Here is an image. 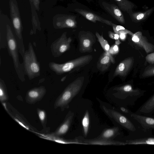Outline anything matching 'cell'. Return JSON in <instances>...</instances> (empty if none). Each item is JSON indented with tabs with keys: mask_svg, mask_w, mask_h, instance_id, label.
<instances>
[{
	"mask_svg": "<svg viewBox=\"0 0 154 154\" xmlns=\"http://www.w3.org/2000/svg\"><path fill=\"white\" fill-rule=\"evenodd\" d=\"M84 79V77H80L70 83L55 100L54 108H59L61 111L69 108V103L82 88Z\"/></svg>",
	"mask_w": 154,
	"mask_h": 154,
	"instance_id": "1",
	"label": "cell"
},
{
	"mask_svg": "<svg viewBox=\"0 0 154 154\" xmlns=\"http://www.w3.org/2000/svg\"><path fill=\"white\" fill-rule=\"evenodd\" d=\"M102 108L107 115L128 131L130 134L136 133L144 129L136 120L131 117L129 115L108 109L104 106H102Z\"/></svg>",
	"mask_w": 154,
	"mask_h": 154,
	"instance_id": "2",
	"label": "cell"
},
{
	"mask_svg": "<svg viewBox=\"0 0 154 154\" xmlns=\"http://www.w3.org/2000/svg\"><path fill=\"white\" fill-rule=\"evenodd\" d=\"M7 48L9 55L12 57L14 68L19 79L22 82L25 81V73L23 64L20 61L19 49L16 38L10 26H6Z\"/></svg>",
	"mask_w": 154,
	"mask_h": 154,
	"instance_id": "3",
	"label": "cell"
},
{
	"mask_svg": "<svg viewBox=\"0 0 154 154\" xmlns=\"http://www.w3.org/2000/svg\"><path fill=\"white\" fill-rule=\"evenodd\" d=\"M93 58L92 55H85L63 63L51 62L48 64V66L50 69L57 75H60L84 66L90 63Z\"/></svg>",
	"mask_w": 154,
	"mask_h": 154,
	"instance_id": "4",
	"label": "cell"
},
{
	"mask_svg": "<svg viewBox=\"0 0 154 154\" xmlns=\"http://www.w3.org/2000/svg\"><path fill=\"white\" fill-rule=\"evenodd\" d=\"M113 90L116 91L114 95L122 100L124 104L134 106L137 101L143 96L145 91L138 88H135L131 84H126L115 87Z\"/></svg>",
	"mask_w": 154,
	"mask_h": 154,
	"instance_id": "5",
	"label": "cell"
},
{
	"mask_svg": "<svg viewBox=\"0 0 154 154\" xmlns=\"http://www.w3.org/2000/svg\"><path fill=\"white\" fill-rule=\"evenodd\" d=\"M25 74L30 80L40 76V67L32 45L29 42L28 50L25 51L23 58Z\"/></svg>",
	"mask_w": 154,
	"mask_h": 154,
	"instance_id": "6",
	"label": "cell"
},
{
	"mask_svg": "<svg viewBox=\"0 0 154 154\" xmlns=\"http://www.w3.org/2000/svg\"><path fill=\"white\" fill-rule=\"evenodd\" d=\"M15 1V0L10 1V15L15 30L19 52L23 58L25 51L22 34L23 28L18 9Z\"/></svg>",
	"mask_w": 154,
	"mask_h": 154,
	"instance_id": "7",
	"label": "cell"
},
{
	"mask_svg": "<svg viewBox=\"0 0 154 154\" xmlns=\"http://www.w3.org/2000/svg\"><path fill=\"white\" fill-rule=\"evenodd\" d=\"M123 141L125 145H154V135L152 129H144L139 132L130 134Z\"/></svg>",
	"mask_w": 154,
	"mask_h": 154,
	"instance_id": "8",
	"label": "cell"
},
{
	"mask_svg": "<svg viewBox=\"0 0 154 154\" xmlns=\"http://www.w3.org/2000/svg\"><path fill=\"white\" fill-rule=\"evenodd\" d=\"M3 106L11 116L18 123L26 130L38 135L44 134L43 131H39L33 127L20 113L18 112L9 103H2Z\"/></svg>",
	"mask_w": 154,
	"mask_h": 154,
	"instance_id": "9",
	"label": "cell"
},
{
	"mask_svg": "<svg viewBox=\"0 0 154 154\" xmlns=\"http://www.w3.org/2000/svg\"><path fill=\"white\" fill-rule=\"evenodd\" d=\"M72 39L71 37H68L67 32H63L60 37L54 41L50 48L52 55L55 58L61 56L69 50Z\"/></svg>",
	"mask_w": 154,
	"mask_h": 154,
	"instance_id": "10",
	"label": "cell"
},
{
	"mask_svg": "<svg viewBox=\"0 0 154 154\" xmlns=\"http://www.w3.org/2000/svg\"><path fill=\"white\" fill-rule=\"evenodd\" d=\"M79 51L82 53L92 52L96 42L95 35L89 31H81L78 34Z\"/></svg>",
	"mask_w": 154,
	"mask_h": 154,
	"instance_id": "11",
	"label": "cell"
},
{
	"mask_svg": "<svg viewBox=\"0 0 154 154\" xmlns=\"http://www.w3.org/2000/svg\"><path fill=\"white\" fill-rule=\"evenodd\" d=\"M47 90L43 86L35 87L28 90L25 96V100L29 104H34L41 101L45 95Z\"/></svg>",
	"mask_w": 154,
	"mask_h": 154,
	"instance_id": "12",
	"label": "cell"
},
{
	"mask_svg": "<svg viewBox=\"0 0 154 154\" xmlns=\"http://www.w3.org/2000/svg\"><path fill=\"white\" fill-rule=\"evenodd\" d=\"M76 16L70 15H63L58 17L54 23L56 29L74 28L77 27Z\"/></svg>",
	"mask_w": 154,
	"mask_h": 154,
	"instance_id": "13",
	"label": "cell"
},
{
	"mask_svg": "<svg viewBox=\"0 0 154 154\" xmlns=\"http://www.w3.org/2000/svg\"><path fill=\"white\" fill-rule=\"evenodd\" d=\"M73 116L74 113L71 111H69L62 123L54 131L49 134L52 136L60 137L64 135L71 125Z\"/></svg>",
	"mask_w": 154,
	"mask_h": 154,
	"instance_id": "14",
	"label": "cell"
},
{
	"mask_svg": "<svg viewBox=\"0 0 154 154\" xmlns=\"http://www.w3.org/2000/svg\"><path fill=\"white\" fill-rule=\"evenodd\" d=\"M131 38L133 42L142 48L146 53H152L154 51V45L148 41L141 32L138 31L134 34Z\"/></svg>",
	"mask_w": 154,
	"mask_h": 154,
	"instance_id": "15",
	"label": "cell"
},
{
	"mask_svg": "<svg viewBox=\"0 0 154 154\" xmlns=\"http://www.w3.org/2000/svg\"><path fill=\"white\" fill-rule=\"evenodd\" d=\"M128 114L136 120L144 129L154 130V117L144 115L130 111Z\"/></svg>",
	"mask_w": 154,
	"mask_h": 154,
	"instance_id": "16",
	"label": "cell"
},
{
	"mask_svg": "<svg viewBox=\"0 0 154 154\" xmlns=\"http://www.w3.org/2000/svg\"><path fill=\"white\" fill-rule=\"evenodd\" d=\"M134 62L133 57H128L122 61L116 67L113 76H126L132 67Z\"/></svg>",
	"mask_w": 154,
	"mask_h": 154,
	"instance_id": "17",
	"label": "cell"
},
{
	"mask_svg": "<svg viewBox=\"0 0 154 154\" xmlns=\"http://www.w3.org/2000/svg\"><path fill=\"white\" fill-rule=\"evenodd\" d=\"M79 141L83 144L94 145H125V143L123 141H115L97 138L92 139H86L82 137H77Z\"/></svg>",
	"mask_w": 154,
	"mask_h": 154,
	"instance_id": "18",
	"label": "cell"
},
{
	"mask_svg": "<svg viewBox=\"0 0 154 154\" xmlns=\"http://www.w3.org/2000/svg\"><path fill=\"white\" fill-rule=\"evenodd\" d=\"M101 4L105 10L118 22L122 24L125 23L124 16L118 6L105 2H102Z\"/></svg>",
	"mask_w": 154,
	"mask_h": 154,
	"instance_id": "19",
	"label": "cell"
},
{
	"mask_svg": "<svg viewBox=\"0 0 154 154\" xmlns=\"http://www.w3.org/2000/svg\"><path fill=\"white\" fill-rule=\"evenodd\" d=\"M74 10L92 22L95 23L98 21L111 26L113 23L111 21L105 19L91 11L79 8L75 9Z\"/></svg>",
	"mask_w": 154,
	"mask_h": 154,
	"instance_id": "20",
	"label": "cell"
},
{
	"mask_svg": "<svg viewBox=\"0 0 154 154\" xmlns=\"http://www.w3.org/2000/svg\"><path fill=\"white\" fill-rule=\"evenodd\" d=\"M135 112L154 117V94L140 107Z\"/></svg>",
	"mask_w": 154,
	"mask_h": 154,
	"instance_id": "21",
	"label": "cell"
},
{
	"mask_svg": "<svg viewBox=\"0 0 154 154\" xmlns=\"http://www.w3.org/2000/svg\"><path fill=\"white\" fill-rule=\"evenodd\" d=\"M111 63H115L114 59L109 52H105L98 61L97 67L100 71L104 72L108 69Z\"/></svg>",
	"mask_w": 154,
	"mask_h": 154,
	"instance_id": "22",
	"label": "cell"
},
{
	"mask_svg": "<svg viewBox=\"0 0 154 154\" xmlns=\"http://www.w3.org/2000/svg\"><path fill=\"white\" fill-rule=\"evenodd\" d=\"M121 134L120 128L118 127H116L105 129L97 137L107 140H112L113 138Z\"/></svg>",
	"mask_w": 154,
	"mask_h": 154,
	"instance_id": "23",
	"label": "cell"
},
{
	"mask_svg": "<svg viewBox=\"0 0 154 154\" xmlns=\"http://www.w3.org/2000/svg\"><path fill=\"white\" fill-rule=\"evenodd\" d=\"M41 138L52 140L56 142L63 144H79L82 143L76 138L73 140H68L65 139L60 137H57L51 135L49 134H43L39 136Z\"/></svg>",
	"mask_w": 154,
	"mask_h": 154,
	"instance_id": "24",
	"label": "cell"
},
{
	"mask_svg": "<svg viewBox=\"0 0 154 154\" xmlns=\"http://www.w3.org/2000/svg\"><path fill=\"white\" fill-rule=\"evenodd\" d=\"M154 9V7L144 12H132L129 14L133 21L138 22L146 19L152 13Z\"/></svg>",
	"mask_w": 154,
	"mask_h": 154,
	"instance_id": "25",
	"label": "cell"
},
{
	"mask_svg": "<svg viewBox=\"0 0 154 154\" xmlns=\"http://www.w3.org/2000/svg\"><path fill=\"white\" fill-rule=\"evenodd\" d=\"M117 4L120 10L128 13L129 14L132 12L134 5L128 0H113Z\"/></svg>",
	"mask_w": 154,
	"mask_h": 154,
	"instance_id": "26",
	"label": "cell"
},
{
	"mask_svg": "<svg viewBox=\"0 0 154 154\" xmlns=\"http://www.w3.org/2000/svg\"><path fill=\"white\" fill-rule=\"evenodd\" d=\"M8 96L7 88L4 81L0 79V100L2 103L8 100Z\"/></svg>",
	"mask_w": 154,
	"mask_h": 154,
	"instance_id": "27",
	"label": "cell"
},
{
	"mask_svg": "<svg viewBox=\"0 0 154 154\" xmlns=\"http://www.w3.org/2000/svg\"><path fill=\"white\" fill-rule=\"evenodd\" d=\"M37 113L41 124L43 127V130L46 131L47 128L46 127L47 122V115L46 111L43 109L37 108L36 109Z\"/></svg>",
	"mask_w": 154,
	"mask_h": 154,
	"instance_id": "28",
	"label": "cell"
},
{
	"mask_svg": "<svg viewBox=\"0 0 154 154\" xmlns=\"http://www.w3.org/2000/svg\"><path fill=\"white\" fill-rule=\"evenodd\" d=\"M90 123L89 115L88 111L87 110L82 120L84 135L86 137L88 132Z\"/></svg>",
	"mask_w": 154,
	"mask_h": 154,
	"instance_id": "29",
	"label": "cell"
},
{
	"mask_svg": "<svg viewBox=\"0 0 154 154\" xmlns=\"http://www.w3.org/2000/svg\"><path fill=\"white\" fill-rule=\"evenodd\" d=\"M95 35L105 52H109L110 48L109 45L107 41L104 38L103 34L100 35L98 32H96L95 33Z\"/></svg>",
	"mask_w": 154,
	"mask_h": 154,
	"instance_id": "30",
	"label": "cell"
},
{
	"mask_svg": "<svg viewBox=\"0 0 154 154\" xmlns=\"http://www.w3.org/2000/svg\"><path fill=\"white\" fill-rule=\"evenodd\" d=\"M112 26L114 32L119 35L121 33H125L129 34L132 36L134 34V33L131 31L126 29L121 26L118 25L113 23Z\"/></svg>",
	"mask_w": 154,
	"mask_h": 154,
	"instance_id": "31",
	"label": "cell"
},
{
	"mask_svg": "<svg viewBox=\"0 0 154 154\" xmlns=\"http://www.w3.org/2000/svg\"><path fill=\"white\" fill-rule=\"evenodd\" d=\"M142 76L144 77L154 76V66H150L146 68Z\"/></svg>",
	"mask_w": 154,
	"mask_h": 154,
	"instance_id": "32",
	"label": "cell"
},
{
	"mask_svg": "<svg viewBox=\"0 0 154 154\" xmlns=\"http://www.w3.org/2000/svg\"><path fill=\"white\" fill-rule=\"evenodd\" d=\"M119 49L118 45L115 44L110 47L109 52L112 55L116 54L118 53Z\"/></svg>",
	"mask_w": 154,
	"mask_h": 154,
	"instance_id": "33",
	"label": "cell"
},
{
	"mask_svg": "<svg viewBox=\"0 0 154 154\" xmlns=\"http://www.w3.org/2000/svg\"><path fill=\"white\" fill-rule=\"evenodd\" d=\"M146 60L150 64H154V52L148 54L146 57Z\"/></svg>",
	"mask_w": 154,
	"mask_h": 154,
	"instance_id": "34",
	"label": "cell"
},
{
	"mask_svg": "<svg viewBox=\"0 0 154 154\" xmlns=\"http://www.w3.org/2000/svg\"><path fill=\"white\" fill-rule=\"evenodd\" d=\"M34 6L37 10H39V0H32Z\"/></svg>",
	"mask_w": 154,
	"mask_h": 154,
	"instance_id": "35",
	"label": "cell"
},
{
	"mask_svg": "<svg viewBox=\"0 0 154 154\" xmlns=\"http://www.w3.org/2000/svg\"><path fill=\"white\" fill-rule=\"evenodd\" d=\"M127 34L121 33L119 35V38L122 41H124L126 38Z\"/></svg>",
	"mask_w": 154,
	"mask_h": 154,
	"instance_id": "36",
	"label": "cell"
},
{
	"mask_svg": "<svg viewBox=\"0 0 154 154\" xmlns=\"http://www.w3.org/2000/svg\"><path fill=\"white\" fill-rule=\"evenodd\" d=\"M109 37L113 39H114V36L115 33L111 31H109L108 32Z\"/></svg>",
	"mask_w": 154,
	"mask_h": 154,
	"instance_id": "37",
	"label": "cell"
},
{
	"mask_svg": "<svg viewBox=\"0 0 154 154\" xmlns=\"http://www.w3.org/2000/svg\"><path fill=\"white\" fill-rule=\"evenodd\" d=\"M119 35L117 33H115L114 36V39L116 40L119 39Z\"/></svg>",
	"mask_w": 154,
	"mask_h": 154,
	"instance_id": "38",
	"label": "cell"
},
{
	"mask_svg": "<svg viewBox=\"0 0 154 154\" xmlns=\"http://www.w3.org/2000/svg\"><path fill=\"white\" fill-rule=\"evenodd\" d=\"M121 43L120 41L119 40V39H118L117 40H116L115 41V44L119 45Z\"/></svg>",
	"mask_w": 154,
	"mask_h": 154,
	"instance_id": "39",
	"label": "cell"
},
{
	"mask_svg": "<svg viewBox=\"0 0 154 154\" xmlns=\"http://www.w3.org/2000/svg\"><path fill=\"white\" fill-rule=\"evenodd\" d=\"M29 1L31 3V5H32V4L33 3V0H29Z\"/></svg>",
	"mask_w": 154,
	"mask_h": 154,
	"instance_id": "40",
	"label": "cell"
},
{
	"mask_svg": "<svg viewBox=\"0 0 154 154\" xmlns=\"http://www.w3.org/2000/svg\"><path fill=\"white\" fill-rule=\"evenodd\" d=\"M87 0V1H91L92 0Z\"/></svg>",
	"mask_w": 154,
	"mask_h": 154,
	"instance_id": "41",
	"label": "cell"
}]
</instances>
